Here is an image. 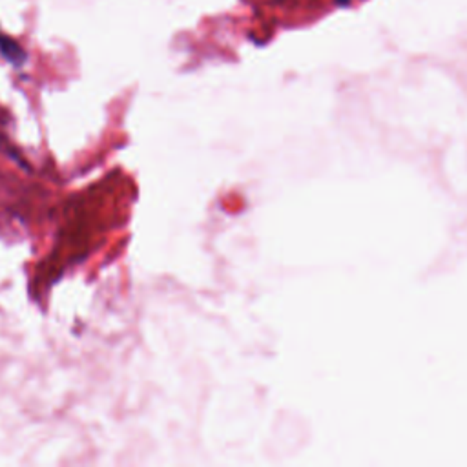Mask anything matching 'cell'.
<instances>
[{"mask_svg":"<svg viewBox=\"0 0 467 467\" xmlns=\"http://www.w3.org/2000/svg\"><path fill=\"white\" fill-rule=\"evenodd\" d=\"M0 53L6 61H10L15 66H22L26 61V51L22 50V46L13 41L11 37L4 35L2 31H0Z\"/></svg>","mask_w":467,"mask_h":467,"instance_id":"6da1fadb","label":"cell"}]
</instances>
